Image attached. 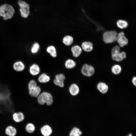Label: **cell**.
<instances>
[{
	"instance_id": "cell-1",
	"label": "cell",
	"mask_w": 136,
	"mask_h": 136,
	"mask_svg": "<svg viewBox=\"0 0 136 136\" xmlns=\"http://www.w3.org/2000/svg\"><path fill=\"white\" fill-rule=\"evenodd\" d=\"M15 12L14 8L11 6L5 4L0 6V16L4 20L11 18Z\"/></svg>"
},
{
	"instance_id": "cell-2",
	"label": "cell",
	"mask_w": 136,
	"mask_h": 136,
	"mask_svg": "<svg viewBox=\"0 0 136 136\" xmlns=\"http://www.w3.org/2000/svg\"><path fill=\"white\" fill-rule=\"evenodd\" d=\"M37 100L39 104L43 105L45 103L49 106L53 102V98L52 95L50 93L44 92L40 94L37 97Z\"/></svg>"
},
{
	"instance_id": "cell-3",
	"label": "cell",
	"mask_w": 136,
	"mask_h": 136,
	"mask_svg": "<svg viewBox=\"0 0 136 136\" xmlns=\"http://www.w3.org/2000/svg\"><path fill=\"white\" fill-rule=\"evenodd\" d=\"M120 48L118 46H116L112 51L113 59L117 61H120L126 58V53L124 52H120Z\"/></svg>"
},
{
	"instance_id": "cell-4",
	"label": "cell",
	"mask_w": 136,
	"mask_h": 136,
	"mask_svg": "<svg viewBox=\"0 0 136 136\" xmlns=\"http://www.w3.org/2000/svg\"><path fill=\"white\" fill-rule=\"evenodd\" d=\"M117 32L114 31H108L105 32L103 35V39L106 43L114 42L117 40Z\"/></svg>"
},
{
	"instance_id": "cell-5",
	"label": "cell",
	"mask_w": 136,
	"mask_h": 136,
	"mask_svg": "<svg viewBox=\"0 0 136 136\" xmlns=\"http://www.w3.org/2000/svg\"><path fill=\"white\" fill-rule=\"evenodd\" d=\"M18 4L20 7V11L21 16L24 18L27 17L30 13L28 4L21 0L19 1Z\"/></svg>"
},
{
	"instance_id": "cell-6",
	"label": "cell",
	"mask_w": 136,
	"mask_h": 136,
	"mask_svg": "<svg viewBox=\"0 0 136 136\" xmlns=\"http://www.w3.org/2000/svg\"><path fill=\"white\" fill-rule=\"evenodd\" d=\"M81 72L84 76L90 77L93 74L94 72V70L92 66L85 64L83 65L82 68Z\"/></svg>"
},
{
	"instance_id": "cell-7",
	"label": "cell",
	"mask_w": 136,
	"mask_h": 136,
	"mask_svg": "<svg viewBox=\"0 0 136 136\" xmlns=\"http://www.w3.org/2000/svg\"><path fill=\"white\" fill-rule=\"evenodd\" d=\"M12 67L15 71L20 72L24 71L25 68V65L22 61L21 60H17L13 63Z\"/></svg>"
},
{
	"instance_id": "cell-8",
	"label": "cell",
	"mask_w": 136,
	"mask_h": 136,
	"mask_svg": "<svg viewBox=\"0 0 136 136\" xmlns=\"http://www.w3.org/2000/svg\"><path fill=\"white\" fill-rule=\"evenodd\" d=\"M119 45L121 47H123L127 45L128 43V40L122 32L119 33L117 35V40Z\"/></svg>"
},
{
	"instance_id": "cell-9",
	"label": "cell",
	"mask_w": 136,
	"mask_h": 136,
	"mask_svg": "<svg viewBox=\"0 0 136 136\" xmlns=\"http://www.w3.org/2000/svg\"><path fill=\"white\" fill-rule=\"evenodd\" d=\"M13 120L16 123H19L23 121L25 119L24 114L22 112L14 113L12 115Z\"/></svg>"
},
{
	"instance_id": "cell-10",
	"label": "cell",
	"mask_w": 136,
	"mask_h": 136,
	"mask_svg": "<svg viewBox=\"0 0 136 136\" xmlns=\"http://www.w3.org/2000/svg\"><path fill=\"white\" fill-rule=\"evenodd\" d=\"M29 73L33 76L38 75L40 73V69L39 66L36 63L31 64L29 68Z\"/></svg>"
},
{
	"instance_id": "cell-11",
	"label": "cell",
	"mask_w": 136,
	"mask_h": 136,
	"mask_svg": "<svg viewBox=\"0 0 136 136\" xmlns=\"http://www.w3.org/2000/svg\"><path fill=\"white\" fill-rule=\"evenodd\" d=\"M5 133L8 136H15L17 134V131L16 128L13 126L9 125L5 128Z\"/></svg>"
},
{
	"instance_id": "cell-12",
	"label": "cell",
	"mask_w": 136,
	"mask_h": 136,
	"mask_svg": "<svg viewBox=\"0 0 136 136\" xmlns=\"http://www.w3.org/2000/svg\"><path fill=\"white\" fill-rule=\"evenodd\" d=\"M73 57H78L81 54L82 52V49L78 45H75L72 46L71 49Z\"/></svg>"
},
{
	"instance_id": "cell-13",
	"label": "cell",
	"mask_w": 136,
	"mask_h": 136,
	"mask_svg": "<svg viewBox=\"0 0 136 136\" xmlns=\"http://www.w3.org/2000/svg\"><path fill=\"white\" fill-rule=\"evenodd\" d=\"M28 89L30 95L34 97H37L40 94L41 91L40 87L37 86Z\"/></svg>"
},
{
	"instance_id": "cell-14",
	"label": "cell",
	"mask_w": 136,
	"mask_h": 136,
	"mask_svg": "<svg viewBox=\"0 0 136 136\" xmlns=\"http://www.w3.org/2000/svg\"><path fill=\"white\" fill-rule=\"evenodd\" d=\"M82 49L84 51L89 52L93 49V46L92 43L89 42H84L82 44Z\"/></svg>"
},
{
	"instance_id": "cell-15",
	"label": "cell",
	"mask_w": 136,
	"mask_h": 136,
	"mask_svg": "<svg viewBox=\"0 0 136 136\" xmlns=\"http://www.w3.org/2000/svg\"><path fill=\"white\" fill-rule=\"evenodd\" d=\"M42 134L45 136L50 135L52 132L51 127L48 125H46L42 127L41 129Z\"/></svg>"
},
{
	"instance_id": "cell-16",
	"label": "cell",
	"mask_w": 136,
	"mask_h": 136,
	"mask_svg": "<svg viewBox=\"0 0 136 136\" xmlns=\"http://www.w3.org/2000/svg\"><path fill=\"white\" fill-rule=\"evenodd\" d=\"M98 90L101 93H106L108 89V86L105 83L101 82L98 84L97 85Z\"/></svg>"
},
{
	"instance_id": "cell-17",
	"label": "cell",
	"mask_w": 136,
	"mask_h": 136,
	"mask_svg": "<svg viewBox=\"0 0 136 136\" xmlns=\"http://www.w3.org/2000/svg\"><path fill=\"white\" fill-rule=\"evenodd\" d=\"M62 42L65 45L69 46L73 44L74 42V39L71 36L66 35L63 38Z\"/></svg>"
},
{
	"instance_id": "cell-18",
	"label": "cell",
	"mask_w": 136,
	"mask_h": 136,
	"mask_svg": "<svg viewBox=\"0 0 136 136\" xmlns=\"http://www.w3.org/2000/svg\"><path fill=\"white\" fill-rule=\"evenodd\" d=\"M46 51L52 57L55 58L57 56V52L55 47L53 45L48 46L46 49Z\"/></svg>"
},
{
	"instance_id": "cell-19",
	"label": "cell",
	"mask_w": 136,
	"mask_h": 136,
	"mask_svg": "<svg viewBox=\"0 0 136 136\" xmlns=\"http://www.w3.org/2000/svg\"><path fill=\"white\" fill-rule=\"evenodd\" d=\"M69 90L71 94L73 96L77 95L79 91V87L75 84H73L70 86Z\"/></svg>"
},
{
	"instance_id": "cell-20",
	"label": "cell",
	"mask_w": 136,
	"mask_h": 136,
	"mask_svg": "<svg viewBox=\"0 0 136 136\" xmlns=\"http://www.w3.org/2000/svg\"><path fill=\"white\" fill-rule=\"evenodd\" d=\"M38 79V81L41 83H46L49 81L50 78L46 74L43 73L39 76Z\"/></svg>"
},
{
	"instance_id": "cell-21",
	"label": "cell",
	"mask_w": 136,
	"mask_h": 136,
	"mask_svg": "<svg viewBox=\"0 0 136 136\" xmlns=\"http://www.w3.org/2000/svg\"><path fill=\"white\" fill-rule=\"evenodd\" d=\"M76 65V62L73 60L71 59H67L64 63L65 67L68 69H71L74 68Z\"/></svg>"
},
{
	"instance_id": "cell-22",
	"label": "cell",
	"mask_w": 136,
	"mask_h": 136,
	"mask_svg": "<svg viewBox=\"0 0 136 136\" xmlns=\"http://www.w3.org/2000/svg\"><path fill=\"white\" fill-rule=\"evenodd\" d=\"M40 48L39 44L37 42H35L33 44L31 47L30 52L32 54H36L39 52Z\"/></svg>"
},
{
	"instance_id": "cell-23",
	"label": "cell",
	"mask_w": 136,
	"mask_h": 136,
	"mask_svg": "<svg viewBox=\"0 0 136 136\" xmlns=\"http://www.w3.org/2000/svg\"><path fill=\"white\" fill-rule=\"evenodd\" d=\"M82 134V132L77 128L74 127L70 133V136H79Z\"/></svg>"
},
{
	"instance_id": "cell-24",
	"label": "cell",
	"mask_w": 136,
	"mask_h": 136,
	"mask_svg": "<svg viewBox=\"0 0 136 136\" xmlns=\"http://www.w3.org/2000/svg\"><path fill=\"white\" fill-rule=\"evenodd\" d=\"M25 130L26 131L29 133L33 132L35 130V127L32 123H29L25 126Z\"/></svg>"
},
{
	"instance_id": "cell-25",
	"label": "cell",
	"mask_w": 136,
	"mask_h": 136,
	"mask_svg": "<svg viewBox=\"0 0 136 136\" xmlns=\"http://www.w3.org/2000/svg\"><path fill=\"white\" fill-rule=\"evenodd\" d=\"M118 26L121 29H123L126 28L128 26L127 22L124 20H118L117 23Z\"/></svg>"
},
{
	"instance_id": "cell-26",
	"label": "cell",
	"mask_w": 136,
	"mask_h": 136,
	"mask_svg": "<svg viewBox=\"0 0 136 136\" xmlns=\"http://www.w3.org/2000/svg\"><path fill=\"white\" fill-rule=\"evenodd\" d=\"M121 67L118 65H114L112 69V72L115 75L119 74L121 71Z\"/></svg>"
},
{
	"instance_id": "cell-27",
	"label": "cell",
	"mask_w": 136,
	"mask_h": 136,
	"mask_svg": "<svg viewBox=\"0 0 136 136\" xmlns=\"http://www.w3.org/2000/svg\"><path fill=\"white\" fill-rule=\"evenodd\" d=\"M54 83L56 85L60 87H63L64 86V81L54 79L53 81Z\"/></svg>"
},
{
	"instance_id": "cell-28",
	"label": "cell",
	"mask_w": 136,
	"mask_h": 136,
	"mask_svg": "<svg viewBox=\"0 0 136 136\" xmlns=\"http://www.w3.org/2000/svg\"><path fill=\"white\" fill-rule=\"evenodd\" d=\"M65 78V76L62 73L57 74L55 76V79L57 80L64 81Z\"/></svg>"
},
{
	"instance_id": "cell-29",
	"label": "cell",
	"mask_w": 136,
	"mask_h": 136,
	"mask_svg": "<svg viewBox=\"0 0 136 136\" xmlns=\"http://www.w3.org/2000/svg\"><path fill=\"white\" fill-rule=\"evenodd\" d=\"M132 82L133 84L135 86L136 85V78L135 77H134L133 78L132 80Z\"/></svg>"
},
{
	"instance_id": "cell-30",
	"label": "cell",
	"mask_w": 136,
	"mask_h": 136,
	"mask_svg": "<svg viewBox=\"0 0 136 136\" xmlns=\"http://www.w3.org/2000/svg\"><path fill=\"white\" fill-rule=\"evenodd\" d=\"M132 135L130 134H129V136H131Z\"/></svg>"
}]
</instances>
